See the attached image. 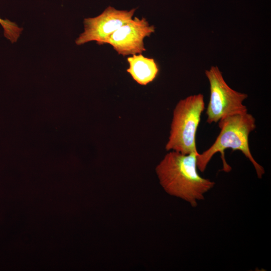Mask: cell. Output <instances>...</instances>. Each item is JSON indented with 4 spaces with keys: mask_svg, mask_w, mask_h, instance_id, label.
I'll use <instances>...</instances> for the list:
<instances>
[{
    "mask_svg": "<svg viewBox=\"0 0 271 271\" xmlns=\"http://www.w3.org/2000/svg\"><path fill=\"white\" fill-rule=\"evenodd\" d=\"M155 31L145 18L134 17L122 25L109 37L107 44L123 56L142 54L146 50L144 40Z\"/></svg>",
    "mask_w": 271,
    "mask_h": 271,
    "instance_id": "cell-6",
    "label": "cell"
},
{
    "mask_svg": "<svg viewBox=\"0 0 271 271\" xmlns=\"http://www.w3.org/2000/svg\"><path fill=\"white\" fill-rule=\"evenodd\" d=\"M0 24L4 29L5 37L13 43L16 42L19 38L23 29L19 27L15 23L8 19H2L0 17Z\"/></svg>",
    "mask_w": 271,
    "mask_h": 271,
    "instance_id": "cell-8",
    "label": "cell"
},
{
    "mask_svg": "<svg viewBox=\"0 0 271 271\" xmlns=\"http://www.w3.org/2000/svg\"><path fill=\"white\" fill-rule=\"evenodd\" d=\"M129 68L126 71L138 84L146 85L157 77L159 69L153 58L145 57L142 54L128 57Z\"/></svg>",
    "mask_w": 271,
    "mask_h": 271,
    "instance_id": "cell-7",
    "label": "cell"
},
{
    "mask_svg": "<svg viewBox=\"0 0 271 271\" xmlns=\"http://www.w3.org/2000/svg\"><path fill=\"white\" fill-rule=\"evenodd\" d=\"M198 152L183 154L172 151L156 167L160 183L169 194L189 203L192 207L204 199L213 188V181L201 177L198 172Z\"/></svg>",
    "mask_w": 271,
    "mask_h": 271,
    "instance_id": "cell-1",
    "label": "cell"
},
{
    "mask_svg": "<svg viewBox=\"0 0 271 271\" xmlns=\"http://www.w3.org/2000/svg\"><path fill=\"white\" fill-rule=\"evenodd\" d=\"M218 122L220 131L215 142L208 149L197 156L198 169L204 172L213 156L219 153L223 170L230 172L231 168L226 161L224 151L231 149L233 151H240L253 166L257 177L261 179L265 173L264 169L255 161L249 146V134L256 127L254 116L247 111L228 115Z\"/></svg>",
    "mask_w": 271,
    "mask_h": 271,
    "instance_id": "cell-2",
    "label": "cell"
},
{
    "mask_svg": "<svg viewBox=\"0 0 271 271\" xmlns=\"http://www.w3.org/2000/svg\"><path fill=\"white\" fill-rule=\"evenodd\" d=\"M136 10H120L108 6L97 17L84 19V31L77 38L75 43L81 45L95 41L99 45L107 44L110 36L132 18Z\"/></svg>",
    "mask_w": 271,
    "mask_h": 271,
    "instance_id": "cell-5",
    "label": "cell"
},
{
    "mask_svg": "<svg viewBox=\"0 0 271 271\" xmlns=\"http://www.w3.org/2000/svg\"><path fill=\"white\" fill-rule=\"evenodd\" d=\"M210 85V98L206 108L207 122H218L228 115L247 111L243 104L248 96L232 89L225 82L217 66L205 72Z\"/></svg>",
    "mask_w": 271,
    "mask_h": 271,
    "instance_id": "cell-4",
    "label": "cell"
},
{
    "mask_svg": "<svg viewBox=\"0 0 271 271\" xmlns=\"http://www.w3.org/2000/svg\"><path fill=\"white\" fill-rule=\"evenodd\" d=\"M204 109L202 94L189 96L178 102L173 111L166 150L183 154L198 152L196 135Z\"/></svg>",
    "mask_w": 271,
    "mask_h": 271,
    "instance_id": "cell-3",
    "label": "cell"
}]
</instances>
